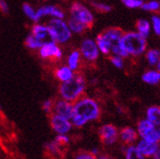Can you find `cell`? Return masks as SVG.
<instances>
[{"label": "cell", "instance_id": "cell-32", "mask_svg": "<svg viewBox=\"0 0 160 159\" xmlns=\"http://www.w3.org/2000/svg\"><path fill=\"white\" fill-rule=\"evenodd\" d=\"M151 22H152V29L154 33L158 36H160V17L159 16H152L151 17Z\"/></svg>", "mask_w": 160, "mask_h": 159}, {"label": "cell", "instance_id": "cell-39", "mask_svg": "<svg viewBox=\"0 0 160 159\" xmlns=\"http://www.w3.org/2000/svg\"><path fill=\"white\" fill-rule=\"evenodd\" d=\"M152 157H153V159H160V147L157 149V152L154 153V155Z\"/></svg>", "mask_w": 160, "mask_h": 159}, {"label": "cell", "instance_id": "cell-25", "mask_svg": "<svg viewBox=\"0 0 160 159\" xmlns=\"http://www.w3.org/2000/svg\"><path fill=\"white\" fill-rule=\"evenodd\" d=\"M22 11L23 13H25L27 15V17L31 20L32 22H38L40 21V19L37 17V14H36V11L32 8V6H31L30 4L28 3H25L22 5Z\"/></svg>", "mask_w": 160, "mask_h": 159}, {"label": "cell", "instance_id": "cell-37", "mask_svg": "<svg viewBox=\"0 0 160 159\" xmlns=\"http://www.w3.org/2000/svg\"><path fill=\"white\" fill-rule=\"evenodd\" d=\"M0 11L5 15L9 14V11H10L9 5H8V3L5 1V0H0Z\"/></svg>", "mask_w": 160, "mask_h": 159}, {"label": "cell", "instance_id": "cell-15", "mask_svg": "<svg viewBox=\"0 0 160 159\" xmlns=\"http://www.w3.org/2000/svg\"><path fill=\"white\" fill-rule=\"evenodd\" d=\"M137 148L145 157H151L157 152L159 147L157 145V142H151L146 140H141L138 142Z\"/></svg>", "mask_w": 160, "mask_h": 159}, {"label": "cell", "instance_id": "cell-8", "mask_svg": "<svg viewBox=\"0 0 160 159\" xmlns=\"http://www.w3.org/2000/svg\"><path fill=\"white\" fill-rule=\"evenodd\" d=\"M80 55L88 61V62H95L98 60L100 51L98 49V46L96 44V41L90 38H86L80 44Z\"/></svg>", "mask_w": 160, "mask_h": 159}, {"label": "cell", "instance_id": "cell-24", "mask_svg": "<svg viewBox=\"0 0 160 159\" xmlns=\"http://www.w3.org/2000/svg\"><path fill=\"white\" fill-rule=\"evenodd\" d=\"M146 58L150 66H156L160 61V51L158 49H150L146 53Z\"/></svg>", "mask_w": 160, "mask_h": 159}, {"label": "cell", "instance_id": "cell-12", "mask_svg": "<svg viewBox=\"0 0 160 159\" xmlns=\"http://www.w3.org/2000/svg\"><path fill=\"white\" fill-rule=\"evenodd\" d=\"M39 56L42 59L60 60L62 57V52L56 42H49L43 44L39 49Z\"/></svg>", "mask_w": 160, "mask_h": 159}, {"label": "cell", "instance_id": "cell-4", "mask_svg": "<svg viewBox=\"0 0 160 159\" xmlns=\"http://www.w3.org/2000/svg\"><path fill=\"white\" fill-rule=\"evenodd\" d=\"M102 35L108 43L110 53H112L113 56H118L123 59L128 57V55L123 51L121 47V38L123 35V31L121 29L117 27H110L103 31Z\"/></svg>", "mask_w": 160, "mask_h": 159}, {"label": "cell", "instance_id": "cell-42", "mask_svg": "<svg viewBox=\"0 0 160 159\" xmlns=\"http://www.w3.org/2000/svg\"><path fill=\"white\" fill-rule=\"evenodd\" d=\"M157 134H158V141L160 142V127L157 128Z\"/></svg>", "mask_w": 160, "mask_h": 159}, {"label": "cell", "instance_id": "cell-5", "mask_svg": "<svg viewBox=\"0 0 160 159\" xmlns=\"http://www.w3.org/2000/svg\"><path fill=\"white\" fill-rule=\"evenodd\" d=\"M47 26L50 28L56 43L65 44L68 40H70L72 32L70 31L68 26V22L66 21L52 18Z\"/></svg>", "mask_w": 160, "mask_h": 159}, {"label": "cell", "instance_id": "cell-30", "mask_svg": "<svg viewBox=\"0 0 160 159\" xmlns=\"http://www.w3.org/2000/svg\"><path fill=\"white\" fill-rule=\"evenodd\" d=\"M124 6H126L129 9H137V8H142L143 4V0H120Z\"/></svg>", "mask_w": 160, "mask_h": 159}, {"label": "cell", "instance_id": "cell-21", "mask_svg": "<svg viewBox=\"0 0 160 159\" xmlns=\"http://www.w3.org/2000/svg\"><path fill=\"white\" fill-rule=\"evenodd\" d=\"M136 27H137V32L140 33L142 36L146 37V38L149 35L150 30H151L150 22L145 19L139 20L137 22V23H136Z\"/></svg>", "mask_w": 160, "mask_h": 159}, {"label": "cell", "instance_id": "cell-35", "mask_svg": "<svg viewBox=\"0 0 160 159\" xmlns=\"http://www.w3.org/2000/svg\"><path fill=\"white\" fill-rule=\"evenodd\" d=\"M74 159H97V157L94 156L91 152H78L74 156Z\"/></svg>", "mask_w": 160, "mask_h": 159}, {"label": "cell", "instance_id": "cell-22", "mask_svg": "<svg viewBox=\"0 0 160 159\" xmlns=\"http://www.w3.org/2000/svg\"><path fill=\"white\" fill-rule=\"evenodd\" d=\"M80 58H81V55H80V52L77 50H74L69 54L68 58V67L72 71H75L78 69Z\"/></svg>", "mask_w": 160, "mask_h": 159}, {"label": "cell", "instance_id": "cell-18", "mask_svg": "<svg viewBox=\"0 0 160 159\" xmlns=\"http://www.w3.org/2000/svg\"><path fill=\"white\" fill-rule=\"evenodd\" d=\"M147 119L155 127H160V107L152 106L147 109Z\"/></svg>", "mask_w": 160, "mask_h": 159}, {"label": "cell", "instance_id": "cell-10", "mask_svg": "<svg viewBox=\"0 0 160 159\" xmlns=\"http://www.w3.org/2000/svg\"><path fill=\"white\" fill-rule=\"evenodd\" d=\"M37 40L42 42L43 44L49 43V42H55L54 36L51 32L50 28L48 26L41 25V23H34L31 27V33Z\"/></svg>", "mask_w": 160, "mask_h": 159}, {"label": "cell", "instance_id": "cell-13", "mask_svg": "<svg viewBox=\"0 0 160 159\" xmlns=\"http://www.w3.org/2000/svg\"><path fill=\"white\" fill-rule=\"evenodd\" d=\"M54 112L62 118L71 120V117L73 115V105L69 102L65 100H58L54 104Z\"/></svg>", "mask_w": 160, "mask_h": 159}, {"label": "cell", "instance_id": "cell-33", "mask_svg": "<svg viewBox=\"0 0 160 159\" xmlns=\"http://www.w3.org/2000/svg\"><path fill=\"white\" fill-rule=\"evenodd\" d=\"M56 142V144H57L60 147L62 146H66L69 142V138L67 136V135H58L57 137L55 138L54 140Z\"/></svg>", "mask_w": 160, "mask_h": 159}, {"label": "cell", "instance_id": "cell-9", "mask_svg": "<svg viewBox=\"0 0 160 159\" xmlns=\"http://www.w3.org/2000/svg\"><path fill=\"white\" fill-rule=\"evenodd\" d=\"M99 136L102 142L106 146H111L119 138V132L112 124H105L100 127Z\"/></svg>", "mask_w": 160, "mask_h": 159}, {"label": "cell", "instance_id": "cell-1", "mask_svg": "<svg viewBox=\"0 0 160 159\" xmlns=\"http://www.w3.org/2000/svg\"><path fill=\"white\" fill-rule=\"evenodd\" d=\"M100 115V106L94 99L88 97L80 98L73 105V115L71 117V124L77 128H80L88 122L97 120Z\"/></svg>", "mask_w": 160, "mask_h": 159}, {"label": "cell", "instance_id": "cell-28", "mask_svg": "<svg viewBox=\"0 0 160 159\" xmlns=\"http://www.w3.org/2000/svg\"><path fill=\"white\" fill-rule=\"evenodd\" d=\"M142 8L145 11L148 12H158L160 11V2L156 1V0H151L148 2H143Z\"/></svg>", "mask_w": 160, "mask_h": 159}, {"label": "cell", "instance_id": "cell-23", "mask_svg": "<svg viewBox=\"0 0 160 159\" xmlns=\"http://www.w3.org/2000/svg\"><path fill=\"white\" fill-rule=\"evenodd\" d=\"M124 153L126 159H146L137 148L136 146H129L124 148Z\"/></svg>", "mask_w": 160, "mask_h": 159}, {"label": "cell", "instance_id": "cell-26", "mask_svg": "<svg viewBox=\"0 0 160 159\" xmlns=\"http://www.w3.org/2000/svg\"><path fill=\"white\" fill-rule=\"evenodd\" d=\"M25 43H26V46L30 50H39L43 45V43L40 42L39 40H37L32 34L28 35V37L26 38Z\"/></svg>", "mask_w": 160, "mask_h": 159}, {"label": "cell", "instance_id": "cell-27", "mask_svg": "<svg viewBox=\"0 0 160 159\" xmlns=\"http://www.w3.org/2000/svg\"><path fill=\"white\" fill-rule=\"evenodd\" d=\"M95 41H96V44H97V46H98L99 51H100L102 54H103V55H108V54L110 53V50H109V48H108V43L106 42L105 39H103L102 33L99 34L97 37H96V40H95Z\"/></svg>", "mask_w": 160, "mask_h": 159}, {"label": "cell", "instance_id": "cell-3", "mask_svg": "<svg viewBox=\"0 0 160 159\" xmlns=\"http://www.w3.org/2000/svg\"><path fill=\"white\" fill-rule=\"evenodd\" d=\"M147 38L142 36L137 31L125 32L121 38V47L128 56L139 57L147 50Z\"/></svg>", "mask_w": 160, "mask_h": 159}, {"label": "cell", "instance_id": "cell-34", "mask_svg": "<svg viewBox=\"0 0 160 159\" xmlns=\"http://www.w3.org/2000/svg\"><path fill=\"white\" fill-rule=\"evenodd\" d=\"M110 62L112 63L116 68H123L124 67L123 58L118 57V56H112V57H110Z\"/></svg>", "mask_w": 160, "mask_h": 159}, {"label": "cell", "instance_id": "cell-19", "mask_svg": "<svg viewBox=\"0 0 160 159\" xmlns=\"http://www.w3.org/2000/svg\"><path fill=\"white\" fill-rule=\"evenodd\" d=\"M142 81L149 85H156L160 83V72L157 70H148L142 76Z\"/></svg>", "mask_w": 160, "mask_h": 159}, {"label": "cell", "instance_id": "cell-17", "mask_svg": "<svg viewBox=\"0 0 160 159\" xmlns=\"http://www.w3.org/2000/svg\"><path fill=\"white\" fill-rule=\"evenodd\" d=\"M55 76L59 81L62 83V82L70 80V79L74 76V73L68 66H62L57 68V70L55 71Z\"/></svg>", "mask_w": 160, "mask_h": 159}, {"label": "cell", "instance_id": "cell-43", "mask_svg": "<svg viewBox=\"0 0 160 159\" xmlns=\"http://www.w3.org/2000/svg\"><path fill=\"white\" fill-rule=\"evenodd\" d=\"M0 109H1V106H0Z\"/></svg>", "mask_w": 160, "mask_h": 159}, {"label": "cell", "instance_id": "cell-7", "mask_svg": "<svg viewBox=\"0 0 160 159\" xmlns=\"http://www.w3.org/2000/svg\"><path fill=\"white\" fill-rule=\"evenodd\" d=\"M137 132L139 136L142 138V140H146L151 142H159L157 128L150 121H148V119H142L141 121H139Z\"/></svg>", "mask_w": 160, "mask_h": 159}, {"label": "cell", "instance_id": "cell-38", "mask_svg": "<svg viewBox=\"0 0 160 159\" xmlns=\"http://www.w3.org/2000/svg\"><path fill=\"white\" fill-rule=\"evenodd\" d=\"M94 156H97L98 154H99V149L97 148V147H95V148H92V150L90 152Z\"/></svg>", "mask_w": 160, "mask_h": 159}, {"label": "cell", "instance_id": "cell-41", "mask_svg": "<svg viewBox=\"0 0 160 159\" xmlns=\"http://www.w3.org/2000/svg\"><path fill=\"white\" fill-rule=\"evenodd\" d=\"M156 68H157L156 70H157V71H159V72H160V61L157 62V65H156Z\"/></svg>", "mask_w": 160, "mask_h": 159}, {"label": "cell", "instance_id": "cell-2", "mask_svg": "<svg viewBox=\"0 0 160 159\" xmlns=\"http://www.w3.org/2000/svg\"><path fill=\"white\" fill-rule=\"evenodd\" d=\"M86 87V81L83 75L74 74L68 81L62 82L60 85V95L62 100L72 102L80 99Z\"/></svg>", "mask_w": 160, "mask_h": 159}, {"label": "cell", "instance_id": "cell-31", "mask_svg": "<svg viewBox=\"0 0 160 159\" xmlns=\"http://www.w3.org/2000/svg\"><path fill=\"white\" fill-rule=\"evenodd\" d=\"M46 149L48 153H52L53 155H57L60 152V147L56 144V142L53 141L51 142H48L46 145Z\"/></svg>", "mask_w": 160, "mask_h": 159}, {"label": "cell", "instance_id": "cell-20", "mask_svg": "<svg viewBox=\"0 0 160 159\" xmlns=\"http://www.w3.org/2000/svg\"><path fill=\"white\" fill-rule=\"evenodd\" d=\"M67 22H68V26L70 31H71L72 33L81 34V33L84 32V31H85L86 29H88V27H87L86 26H84L83 23H81L80 22L76 21L75 19L71 18V17L68 18V20Z\"/></svg>", "mask_w": 160, "mask_h": 159}, {"label": "cell", "instance_id": "cell-40", "mask_svg": "<svg viewBox=\"0 0 160 159\" xmlns=\"http://www.w3.org/2000/svg\"><path fill=\"white\" fill-rule=\"evenodd\" d=\"M97 159H114V158L110 157L108 155H100V156L97 157Z\"/></svg>", "mask_w": 160, "mask_h": 159}, {"label": "cell", "instance_id": "cell-29", "mask_svg": "<svg viewBox=\"0 0 160 159\" xmlns=\"http://www.w3.org/2000/svg\"><path fill=\"white\" fill-rule=\"evenodd\" d=\"M91 5L95 10H97L101 13H108L111 11V6L105 4V3H101L97 1H91Z\"/></svg>", "mask_w": 160, "mask_h": 159}, {"label": "cell", "instance_id": "cell-16", "mask_svg": "<svg viewBox=\"0 0 160 159\" xmlns=\"http://www.w3.org/2000/svg\"><path fill=\"white\" fill-rule=\"evenodd\" d=\"M138 132L132 127H124V128L119 132V138L125 145L134 144L138 140Z\"/></svg>", "mask_w": 160, "mask_h": 159}, {"label": "cell", "instance_id": "cell-14", "mask_svg": "<svg viewBox=\"0 0 160 159\" xmlns=\"http://www.w3.org/2000/svg\"><path fill=\"white\" fill-rule=\"evenodd\" d=\"M37 17L41 20V18L45 17V16H51L53 19H60L63 20L66 17L65 12L59 7L54 6V5H45L40 7L38 10H36Z\"/></svg>", "mask_w": 160, "mask_h": 159}, {"label": "cell", "instance_id": "cell-6", "mask_svg": "<svg viewBox=\"0 0 160 159\" xmlns=\"http://www.w3.org/2000/svg\"><path fill=\"white\" fill-rule=\"evenodd\" d=\"M69 17L83 23L88 28H90L95 21L94 15L91 10L84 4L80 2H73L69 8Z\"/></svg>", "mask_w": 160, "mask_h": 159}, {"label": "cell", "instance_id": "cell-11", "mask_svg": "<svg viewBox=\"0 0 160 159\" xmlns=\"http://www.w3.org/2000/svg\"><path fill=\"white\" fill-rule=\"evenodd\" d=\"M50 124L54 132H56L58 135H66L72 129V124L69 120L55 113L50 117Z\"/></svg>", "mask_w": 160, "mask_h": 159}, {"label": "cell", "instance_id": "cell-36", "mask_svg": "<svg viewBox=\"0 0 160 159\" xmlns=\"http://www.w3.org/2000/svg\"><path fill=\"white\" fill-rule=\"evenodd\" d=\"M42 107L44 109V111L46 113H51L52 112V110L54 108V102L51 101V100H46L44 102H43V105H42Z\"/></svg>", "mask_w": 160, "mask_h": 159}]
</instances>
